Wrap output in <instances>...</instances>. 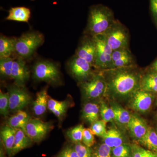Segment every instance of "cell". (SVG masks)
Instances as JSON below:
<instances>
[{
  "label": "cell",
  "instance_id": "d6986e66",
  "mask_svg": "<svg viewBox=\"0 0 157 157\" xmlns=\"http://www.w3.org/2000/svg\"><path fill=\"white\" fill-rule=\"evenodd\" d=\"M33 140L22 129H17L15 135L11 156L30 146Z\"/></svg>",
  "mask_w": 157,
  "mask_h": 157
},
{
  "label": "cell",
  "instance_id": "8fae6325",
  "mask_svg": "<svg viewBox=\"0 0 157 157\" xmlns=\"http://www.w3.org/2000/svg\"><path fill=\"white\" fill-rule=\"evenodd\" d=\"M52 127L50 123L45 122L38 119H31L26 126L25 132L33 141L39 142L45 137Z\"/></svg>",
  "mask_w": 157,
  "mask_h": 157
},
{
  "label": "cell",
  "instance_id": "7c38bea8",
  "mask_svg": "<svg viewBox=\"0 0 157 157\" xmlns=\"http://www.w3.org/2000/svg\"><path fill=\"white\" fill-rule=\"evenodd\" d=\"M75 55L84 59L92 67H95L97 56V46L93 36L86 35L83 37L76 49Z\"/></svg>",
  "mask_w": 157,
  "mask_h": 157
},
{
  "label": "cell",
  "instance_id": "5bb4252c",
  "mask_svg": "<svg viewBox=\"0 0 157 157\" xmlns=\"http://www.w3.org/2000/svg\"><path fill=\"white\" fill-rule=\"evenodd\" d=\"M29 77V72L24 59L19 57L14 60L11 78L14 79L16 84L18 86H23Z\"/></svg>",
  "mask_w": 157,
  "mask_h": 157
},
{
  "label": "cell",
  "instance_id": "5b68a950",
  "mask_svg": "<svg viewBox=\"0 0 157 157\" xmlns=\"http://www.w3.org/2000/svg\"><path fill=\"white\" fill-rule=\"evenodd\" d=\"M93 37L97 46L95 67L101 70L113 69L112 54L113 50L107 44L104 34Z\"/></svg>",
  "mask_w": 157,
  "mask_h": 157
},
{
  "label": "cell",
  "instance_id": "8992f818",
  "mask_svg": "<svg viewBox=\"0 0 157 157\" xmlns=\"http://www.w3.org/2000/svg\"><path fill=\"white\" fill-rule=\"evenodd\" d=\"M83 95L88 99H96L105 95L107 84L101 72L94 74L86 81L80 83Z\"/></svg>",
  "mask_w": 157,
  "mask_h": 157
},
{
  "label": "cell",
  "instance_id": "d6a6232c",
  "mask_svg": "<svg viewBox=\"0 0 157 157\" xmlns=\"http://www.w3.org/2000/svg\"><path fill=\"white\" fill-rule=\"evenodd\" d=\"M132 149V157H157L156 153L145 149L137 144L131 145Z\"/></svg>",
  "mask_w": 157,
  "mask_h": 157
},
{
  "label": "cell",
  "instance_id": "2e32d148",
  "mask_svg": "<svg viewBox=\"0 0 157 157\" xmlns=\"http://www.w3.org/2000/svg\"><path fill=\"white\" fill-rule=\"evenodd\" d=\"M114 114V121L121 128H127L131 119L132 114L116 102H113L110 104Z\"/></svg>",
  "mask_w": 157,
  "mask_h": 157
},
{
  "label": "cell",
  "instance_id": "7bdbcfd3",
  "mask_svg": "<svg viewBox=\"0 0 157 157\" xmlns=\"http://www.w3.org/2000/svg\"><path fill=\"white\" fill-rule=\"evenodd\" d=\"M156 153L157 157V153Z\"/></svg>",
  "mask_w": 157,
  "mask_h": 157
},
{
  "label": "cell",
  "instance_id": "f35d334b",
  "mask_svg": "<svg viewBox=\"0 0 157 157\" xmlns=\"http://www.w3.org/2000/svg\"><path fill=\"white\" fill-rule=\"evenodd\" d=\"M151 9L157 25V0H150Z\"/></svg>",
  "mask_w": 157,
  "mask_h": 157
},
{
  "label": "cell",
  "instance_id": "44dd1931",
  "mask_svg": "<svg viewBox=\"0 0 157 157\" xmlns=\"http://www.w3.org/2000/svg\"><path fill=\"white\" fill-rule=\"evenodd\" d=\"M48 98L46 89L37 94L36 98L33 103V110L35 115L39 116L45 113L48 107Z\"/></svg>",
  "mask_w": 157,
  "mask_h": 157
},
{
  "label": "cell",
  "instance_id": "52a82bcc",
  "mask_svg": "<svg viewBox=\"0 0 157 157\" xmlns=\"http://www.w3.org/2000/svg\"><path fill=\"white\" fill-rule=\"evenodd\" d=\"M34 78L39 81L54 83L60 79L59 70L57 65L46 60L36 62L33 67Z\"/></svg>",
  "mask_w": 157,
  "mask_h": 157
},
{
  "label": "cell",
  "instance_id": "ffe728a7",
  "mask_svg": "<svg viewBox=\"0 0 157 157\" xmlns=\"http://www.w3.org/2000/svg\"><path fill=\"white\" fill-rule=\"evenodd\" d=\"M6 20L14 21L19 22H28L31 17V10L25 7H17L11 8Z\"/></svg>",
  "mask_w": 157,
  "mask_h": 157
},
{
  "label": "cell",
  "instance_id": "484cf974",
  "mask_svg": "<svg viewBox=\"0 0 157 157\" xmlns=\"http://www.w3.org/2000/svg\"><path fill=\"white\" fill-rule=\"evenodd\" d=\"M16 38H8L1 35L0 37V58L10 57L15 52Z\"/></svg>",
  "mask_w": 157,
  "mask_h": 157
},
{
  "label": "cell",
  "instance_id": "4316f807",
  "mask_svg": "<svg viewBox=\"0 0 157 157\" xmlns=\"http://www.w3.org/2000/svg\"><path fill=\"white\" fill-rule=\"evenodd\" d=\"M69 103L67 101H58L52 98L48 99V108L58 118L62 117L67 111Z\"/></svg>",
  "mask_w": 157,
  "mask_h": 157
},
{
  "label": "cell",
  "instance_id": "ab89813d",
  "mask_svg": "<svg viewBox=\"0 0 157 157\" xmlns=\"http://www.w3.org/2000/svg\"><path fill=\"white\" fill-rule=\"evenodd\" d=\"M150 70L157 73V59L152 63Z\"/></svg>",
  "mask_w": 157,
  "mask_h": 157
},
{
  "label": "cell",
  "instance_id": "74e56055",
  "mask_svg": "<svg viewBox=\"0 0 157 157\" xmlns=\"http://www.w3.org/2000/svg\"><path fill=\"white\" fill-rule=\"evenodd\" d=\"M57 157H79L73 147H67L64 149Z\"/></svg>",
  "mask_w": 157,
  "mask_h": 157
},
{
  "label": "cell",
  "instance_id": "60d3db41",
  "mask_svg": "<svg viewBox=\"0 0 157 157\" xmlns=\"http://www.w3.org/2000/svg\"><path fill=\"white\" fill-rule=\"evenodd\" d=\"M155 130L157 134V126L155 128Z\"/></svg>",
  "mask_w": 157,
  "mask_h": 157
},
{
  "label": "cell",
  "instance_id": "1f68e13d",
  "mask_svg": "<svg viewBox=\"0 0 157 157\" xmlns=\"http://www.w3.org/2000/svg\"><path fill=\"white\" fill-rule=\"evenodd\" d=\"M100 114L102 120L106 122H112L114 121V114L111 107H109L104 101L101 102L100 106Z\"/></svg>",
  "mask_w": 157,
  "mask_h": 157
},
{
  "label": "cell",
  "instance_id": "836d02e7",
  "mask_svg": "<svg viewBox=\"0 0 157 157\" xmlns=\"http://www.w3.org/2000/svg\"><path fill=\"white\" fill-rule=\"evenodd\" d=\"M9 93L0 92V113L2 115L7 117L9 111Z\"/></svg>",
  "mask_w": 157,
  "mask_h": 157
},
{
  "label": "cell",
  "instance_id": "7402d4cb",
  "mask_svg": "<svg viewBox=\"0 0 157 157\" xmlns=\"http://www.w3.org/2000/svg\"><path fill=\"white\" fill-rule=\"evenodd\" d=\"M137 141L149 150L157 152V134L155 128L149 127L146 134Z\"/></svg>",
  "mask_w": 157,
  "mask_h": 157
},
{
  "label": "cell",
  "instance_id": "3957f363",
  "mask_svg": "<svg viewBox=\"0 0 157 157\" xmlns=\"http://www.w3.org/2000/svg\"><path fill=\"white\" fill-rule=\"evenodd\" d=\"M43 42L42 34L37 32H29L16 38L15 52L23 59L30 58Z\"/></svg>",
  "mask_w": 157,
  "mask_h": 157
},
{
  "label": "cell",
  "instance_id": "e0dca14e",
  "mask_svg": "<svg viewBox=\"0 0 157 157\" xmlns=\"http://www.w3.org/2000/svg\"><path fill=\"white\" fill-rule=\"evenodd\" d=\"M17 130L9 125L5 126L1 129V138L9 157L11 156Z\"/></svg>",
  "mask_w": 157,
  "mask_h": 157
},
{
  "label": "cell",
  "instance_id": "d590c367",
  "mask_svg": "<svg viewBox=\"0 0 157 157\" xmlns=\"http://www.w3.org/2000/svg\"><path fill=\"white\" fill-rule=\"evenodd\" d=\"M112 148L103 143L99 145L93 154V157H112Z\"/></svg>",
  "mask_w": 157,
  "mask_h": 157
},
{
  "label": "cell",
  "instance_id": "d4e9b609",
  "mask_svg": "<svg viewBox=\"0 0 157 157\" xmlns=\"http://www.w3.org/2000/svg\"><path fill=\"white\" fill-rule=\"evenodd\" d=\"M100 113V107L94 103H87L83 106L82 110V117L83 119L92 124L99 120Z\"/></svg>",
  "mask_w": 157,
  "mask_h": 157
},
{
  "label": "cell",
  "instance_id": "7a4b0ae2",
  "mask_svg": "<svg viewBox=\"0 0 157 157\" xmlns=\"http://www.w3.org/2000/svg\"><path fill=\"white\" fill-rule=\"evenodd\" d=\"M115 21L113 13L108 7L101 5L92 6L85 31L86 35L94 36L104 33Z\"/></svg>",
  "mask_w": 157,
  "mask_h": 157
},
{
  "label": "cell",
  "instance_id": "603a6c76",
  "mask_svg": "<svg viewBox=\"0 0 157 157\" xmlns=\"http://www.w3.org/2000/svg\"><path fill=\"white\" fill-rule=\"evenodd\" d=\"M30 119V116L27 113L20 110L9 118L7 123L8 125L15 128L22 129L25 132L26 126Z\"/></svg>",
  "mask_w": 157,
  "mask_h": 157
},
{
  "label": "cell",
  "instance_id": "b9f144b4",
  "mask_svg": "<svg viewBox=\"0 0 157 157\" xmlns=\"http://www.w3.org/2000/svg\"><path fill=\"white\" fill-rule=\"evenodd\" d=\"M112 157H115V156H114L112 155Z\"/></svg>",
  "mask_w": 157,
  "mask_h": 157
},
{
  "label": "cell",
  "instance_id": "cb8c5ba5",
  "mask_svg": "<svg viewBox=\"0 0 157 157\" xmlns=\"http://www.w3.org/2000/svg\"><path fill=\"white\" fill-rule=\"evenodd\" d=\"M140 89L146 91L157 93V73L150 70L142 75Z\"/></svg>",
  "mask_w": 157,
  "mask_h": 157
},
{
  "label": "cell",
  "instance_id": "ac0fdd59",
  "mask_svg": "<svg viewBox=\"0 0 157 157\" xmlns=\"http://www.w3.org/2000/svg\"><path fill=\"white\" fill-rule=\"evenodd\" d=\"M102 138L104 143L112 149L126 143L123 134L120 131L115 128L107 131V134Z\"/></svg>",
  "mask_w": 157,
  "mask_h": 157
},
{
  "label": "cell",
  "instance_id": "f1b7e54d",
  "mask_svg": "<svg viewBox=\"0 0 157 157\" xmlns=\"http://www.w3.org/2000/svg\"><path fill=\"white\" fill-rule=\"evenodd\" d=\"M84 128L82 124H79L68 130L67 134L68 137L74 143H81Z\"/></svg>",
  "mask_w": 157,
  "mask_h": 157
},
{
  "label": "cell",
  "instance_id": "30bf717a",
  "mask_svg": "<svg viewBox=\"0 0 157 157\" xmlns=\"http://www.w3.org/2000/svg\"><path fill=\"white\" fill-rule=\"evenodd\" d=\"M22 87L17 86L9 88V109L11 111L21 110L30 103V96Z\"/></svg>",
  "mask_w": 157,
  "mask_h": 157
},
{
  "label": "cell",
  "instance_id": "83f0119b",
  "mask_svg": "<svg viewBox=\"0 0 157 157\" xmlns=\"http://www.w3.org/2000/svg\"><path fill=\"white\" fill-rule=\"evenodd\" d=\"M14 60L10 57L0 58V73L1 76L6 78H11V71Z\"/></svg>",
  "mask_w": 157,
  "mask_h": 157
},
{
  "label": "cell",
  "instance_id": "f546056e",
  "mask_svg": "<svg viewBox=\"0 0 157 157\" xmlns=\"http://www.w3.org/2000/svg\"><path fill=\"white\" fill-rule=\"evenodd\" d=\"M112 155L117 157H132V149L131 145L127 143L112 149Z\"/></svg>",
  "mask_w": 157,
  "mask_h": 157
},
{
  "label": "cell",
  "instance_id": "ba28073f",
  "mask_svg": "<svg viewBox=\"0 0 157 157\" xmlns=\"http://www.w3.org/2000/svg\"><path fill=\"white\" fill-rule=\"evenodd\" d=\"M69 67L73 76L80 83L89 79L94 74L92 66L76 55L70 59Z\"/></svg>",
  "mask_w": 157,
  "mask_h": 157
},
{
  "label": "cell",
  "instance_id": "6da1fadb",
  "mask_svg": "<svg viewBox=\"0 0 157 157\" xmlns=\"http://www.w3.org/2000/svg\"><path fill=\"white\" fill-rule=\"evenodd\" d=\"M107 84L105 95L115 99L131 97L140 89L142 73L135 66L101 70Z\"/></svg>",
  "mask_w": 157,
  "mask_h": 157
},
{
  "label": "cell",
  "instance_id": "e575fe53",
  "mask_svg": "<svg viewBox=\"0 0 157 157\" xmlns=\"http://www.w3.org/2000/svg\"><path fill=\"white\" fill-rule=\"evenodd\" d=\"M73 148L79 157H93L92 150L91 147L81 143L75 144Z\"/></svg>",
  "mask_w": 157,
  "mask_h": 157
},
{
  "label": "cell",
  "instance_id": "9a60e30c",
  "mask_svg": "<svg viewBox=\"0 0 157 157\" xmlns=\"http://www.w3.org/2000/svg\"><path fill=\"white\" fill-rule=\"evenodd\" d=\"M112 61L113 69L135 65V59L129 48L113 51Z\"/></svg>",
  "mask_w": 157,
  "mask_h": 157
},
{
  "label": "cell",
  "instance_id": "ee69618b",
  "mask_svg": "<svg viewBox=\"0 0 157 157\" xmlns=\"http://www.w3.org/2000/svg\"></svg>",
  "mask_w": 157,
  "mask_h": 157
},
{
  "label": "cell",
  "instance_id": "4fadbf2b",
  "mask_svg": "<svg viewBox=\"0 0 157 157\" xmlns=\"http://www.w3.org/2000/svg\"><path fill=\"white\" fill-rule=\"evenodd\" d=\"M148 127L145 120L137 113H133L132 114L127 128L132 138L138 141L146 134Z\"/></svg>",
  "mask_w": 157,
  "mask_h": 157
},
{
  "label": "cell",
  "instance_id": "8d00e7d4",
  "mask_svg": "<svg viewBox=\"0 0 157 157\" xmlns=\"http://www.w3.org/2000/svg\"><path fill=\"white\" fill-rule=\"evenodd\" d=\"M82 141L86 146L91 147L94 144V135L90 129L85 128L82 134Z\"/></svg>",
  "mask_w": 157,
  "mask_h": 157
},
{
  "label": "cell",
  "instance_id": "4dcf8cb0",
  "mask_svg": "<svg viewBox=\"0 0 157 157\" xmlns=\"http://www.w3.org/2000/svg\"><path fill=\"white\" fill-rule=\"evenodd\" d=\"M107 122L103 120H98L93 123L90 130L94 135L103 138L107 134Z\"/></svg>",
  "mask_w": 157,
  "mask_h": 157
},
{
  "label": "cell",
  "instance_id": "277c9868",
  "mask_svg": "<svg viewBox=\"0 0 157 157\" xmlns=\"http://www.w3.org/2000/svg\"><path fill=\"white\" fill-rule=\"evenodd\" d=\"M104 34L107 43L113 50L129 48L128 30L119 21L116 20Z\"/></svg>",
  "mask_w": 157,
  "mask_h": 157
},
{
  "label": "cell",
  "instance_id": "9c48e42d",
  "mask_svg": "<svg viewBox=\"0 0 157 157\" xmlns=\"http://www.w3.org/2000/svg\"><path fill=\"white\" fill-rule=\"evenodd\" d=\"M130 106L135 111L145 113L150 109L154 101L153 93L140 89L135 91L131 97Z\"/></svg>",
  "mask_w": 157,
  "mask_h": 157
}]
</instances>
